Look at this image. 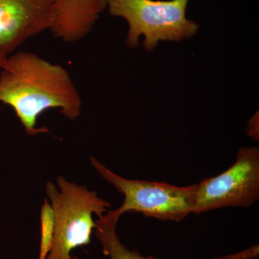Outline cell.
<instances>
[{
	"label": "cell",
	"mask_w": 259,
	"mask_h": 259,
	"mask_svg": "<svg viewBox=\"0 0 259 259\" xmlns=\"http://www.w3.org/2000/svg\"><path fill=\"white\" fill-rule=\"evenodd\" d=\"M7 57H8V55H7V54H5L4 53L0 51V69H1L5 60H6Z\"/></svg>",
	"instance_id": "cell-12"
},
{
	"label": "cell",
	"mask_w": 259,
	"mask_h": 259,
	"mask_svg": "<svg viewBox=\"0 0 259 259\" xmlns=\"http://www.w3.org/2000/svg\"><path fill=\"white\" fill-rule=\"evenodd\" d=\"M0 71V102L8 105L28 136L49 133L37 127L39 116L59 109L69 120L81 114V96L69 71L37 54L15 51L7 57Z\"/></svg>",
	"instance_id": "cell-1"
},
{
	"label": "cell",
	"mask_w": 259,
	"mask_h": 259,
	"mask_svg": "<svg viewBox=\"0 0 259 259\" xmlns=\"http://www.w3.org/2000/svg\"><path fill=\"white\" fill-rule=\"evenodd\" d=\"M118 219L114 211H109L106 215L103 214L95 221V235L102 243L105 255L110 259H161L143 256L137 250H129L122 244L115 231Z\"/></svg>",
	"instance_id": "cell-8"
},
{
	"label": "cell",
	"mask_w": 259,
	"mask_h": 259,
	"mask_svg": "<svg viewBox=\"0 0 259 259\" xmlns=\"http://www.w3.org/2000/svg\"><path fill=\"white\" fill-rule=\"evenodd\" d=\"M52 0H0V51L9 56L51 25Z\"/></svg>",
	"instance_id": "cell-6"
},
{
	"label": "cell",
	"mask_w": 259,
	"mask_h": 259,
	"mask_svg": "<svg viewBox=\"0 0 259 259\" xmlns=\"http://www.w3.org/2000/svg\"><path fill=\"white\" fill-rule=\"evenodd\" d=\"M57 182L60 191L51 182L47 185L55 222L52 244L46 259H71L73 250L91 241L96 226L93 214L101 217L111 204L100 198L96 192L69 182L64 177H59Z\"/></svg>",
	"instance_id": "cell-3"
},
{
	"label": "cell",
	"mask_w": 259,
	"mask_h": 259,
	"mask_svg": "<svg viewBox=\"0 0 259 259\" xmlns=\"http://www.w3.org/2000/svg\"><path fill=\"white\" fill-rule=\"evenodd\" d=\"M259 255L258 244L253 245L246 249L233 254L223 255L212 259H255Z\"/></svg>",
	"instance_id": "cell-10"
},
{
	"label": "cell",
	"mask_w": 259,
	"mask_h": 259,
	"mask_svg": "<svg viewBox=\"0 0 259 259\" xmlns=\"http://www.w3.org/2000/svg\"><path fill=\"white\" fill-rule=\"evenodd\" d=\"M192 213L227 207H248L259 197V149L240 148L236 161L226 171L197 184Z\"/></svg>",
	"instance_id": "cell-5"
},
{
	"label": "cell",
	"mask_w": 259,
	"mask_h": 259,
	"mask_svg": "<svg viewBox=\"0 0 259 259\" xmlns=\"http://www.w3.org/2000/svg\"><path fill=\"white\" fill-rule=\"evenodd\" d=\"M247 134L251 139L254 141H258L259 127H258V114L257 112L248 122V127H247Z\"/></svg>",
	"instance_id": "cell-11"
},
{
	"label": "cell",
	"mask_w": 259,
	"mask_h": 259,
	"mask_svg": "<svg viewBox=\"0 0 259 259\" xmlns=\"http://www.w3.org/2000/svg\"><path fill=\"white\" fill-rule=\"evenodd\" d=\"M190 0H107L110 15L125 19L128 25L126 45L137 48L144 35L143 47L152 51L161 41L191 38L199 25L186 15Z\"/></svg>",
	"instance_id": "cell-2"
},
{
	"label": "cell",
	"mask_w": 259,
	"mask_h": 259,
	"mask_svg": "<svg viewBox=\"0 0 259 259\" xmlns=\"http://www.w3.org/2000/svg\"><path fill=\"white\" fill-rule=\"evenodd\" d=\"M41 241H40L39 259L47 258L52 244L54 231V214L52 207L46 200L41 208Z\"/></svg>",
	"instance_id": "cell-9"
},
{
	"label": "cell",
	"mask_w": 259,
	"mask_h": 259,
	"mask_svg": "<svg viewBox=\"0 0 259 259\" xmlns=\"http://www.w3.org/2000/svg\"><path fill=\"white\" fill-rule=\"evenodd\" d=\"M93 166L103 180L125 196L123 204L114 212H141L148 218L180 222L193 209L197 185L177 187L164 182L127 180L116 175L94 157Z\"/></svg>",
	"instance_id": "cell-4"
},
{
	"label": "cell",
	"mask_w": 259,
	"mask_h": 259,
	"mask_svg": "<svg viewBox=\"0 0 259 259\" xmlns=\"http://www.w3.org/2000/svg\"><path fill=\"white\" fill-rule=\"evenodd\" d=\"M107 7V0H52L53 35L66 42H74L93 30Z\"/></svg>",
	"instance_id": "cell-7"
}]
</instances>
